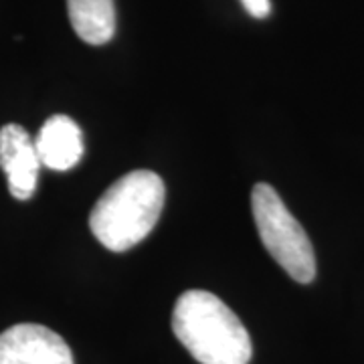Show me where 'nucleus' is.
Returning <instances> with one entry per match:
<instances>
[{
  "instance_id": "f257e3e1",
  "label": "nucleus",
  "mask_w": 364,
  "mask_h": 364,
  "mask_svg": "<svg viewBox=\"0 0 364 364\" xmlns=\"http://www.w3.org/2000/svg\"><path fill=\"white\" fill-rule=\"evenodd\" d=\"M172 330L200 364H249L253 344L237 314L215 294L188 289L174 304Z\"/></svg>"
},
{
  "instance_id": "f03ea898",
  "label": "nucleus",
  "mask_w": 364,
  "mask_h": 364,
  "mask_svg": "<svg viewBox=\"0 0 364 364\" xmlns=\"http://www.w3.org/2000/svg\"><path fill=\"white\" fill-rule=\"evenodd\" d=\"M166 200L164 181L152 170H134L117 178L90 215V229L109 251H128L156 227Z\"/></svg>"
},
{
  "instance_id": "7ed1b4c3",
  "label": "nucleus",
  "mask_w": 364,
  "mask_h": 364,
  "mask_svg": "<svg viewBox=\"0 0 364 364\" xmlns=\"http://www.w3.org/2000/svg\"><path fill=\"white\" fill-rule=\"evenodd\" d=\"M253 219L263 247L291 279L310 284L316 277V253L304 227L287 210L275 188L259 182L251 193Z\"/></svg>"
},
{
  "instance_id": "20e7f679",
  "label": "nucleus",
  "mask_w": 364,
  "mask_h": 364,
  "mask_svg": "<svg viewBox=\"0 0 364 364\" xmlns=\"http://www.w3.org/2000/svg\"><path fill=\"white\" fill-rule=\"evenodd\" d=\"M0 364H75L57 332L41 324H16L0 334Z\"/></svg>"
},
{
  "instance_id": "39448f33",
  "label": "nucleus",
  "mask_w": 364,
  "mask_h": 364,
  "mask_svg": "<svg viewBox=\"0 0 364 364\" xmlns=\"http://www.w3.org/2000/svg\"><path fill=\"white\" fill-rule=\"evenodd\" d=\"M0 168L14 198L28 200L35 195L41 160L35 140L18 124H6L0 128Z\"/></svg>"
},
{
  "instance_id": "423d86ee",
  "label": "nucleus",
  "mask_w": 364,
  "mask_h": 364,
  "mask_svg": "<svg viewBox=\"0 0 364 364\" xmlns=\"http://www.w3.org/2000/svg\"><path fill=\"white\" fill-rule=\"evenodd\" d=\"M35 148L41 166L57 172L75 168L85 152L81 128L63 114L51 116L43 124L39 136L35 138Z\"/></svg>"
},
{
  "instance_id": "0eeeda50",
  "label": "nucleus",
  "mask_w": 364,
  "mask_h": 364,
  "mask_svg": "<svg viewBox=\"0 0 364 364\" xmlns=\"http://www.w3.org/2000/svg\"><path fill=\"white\" fill-rule=\"evenodd\" d=\"M69 23L87 45H105L116 33L114 0H67Z\"/></svg>"
},
{
  "instance_id": "6e6552de",
  "label": "nucleus",
  "mask_w": 364,
  "mask_h": 364,
  "mask_svg": "<svg viewBox=\"0 0 364 364\" xmlns=\"http://www.w3.org/2000/svg\"><path fill=\"white\" fill-rule=\"evenodd\" d=\"M243 9L255 18H267L272 13V2L269 0H241Z\"/></svg>"
}]
</instances>
